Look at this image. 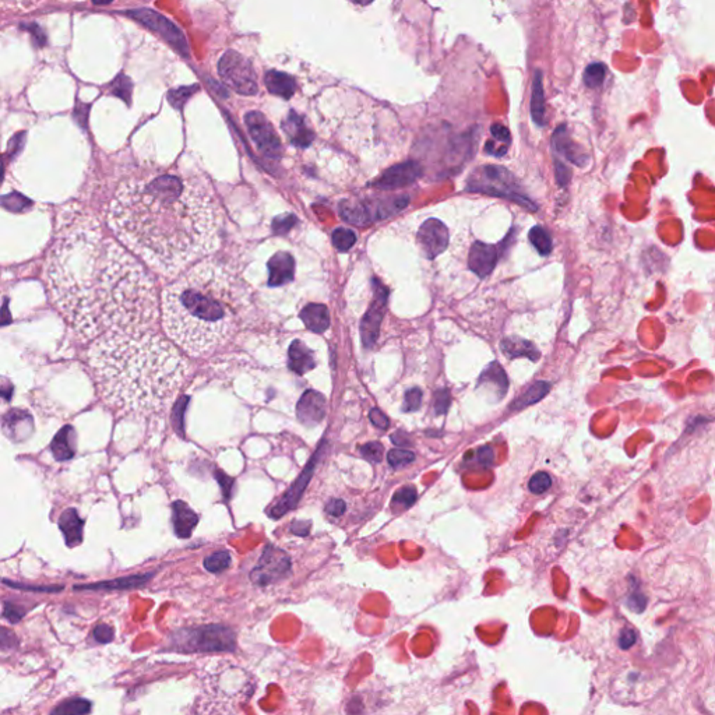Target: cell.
Masks as SVG:
<instances>
[{
    "instance_id": "6da1fadb",
    "label": "cell",
    "mask_w": 715,
    "mask_h": 715,
    "mask_svg": "<svg viewBox=\"0 0 715 715\" xmlns=\"http://www.w3.org/2000/svg\"><path fill=\"white\" fill-rule=\"evenodd\" d=\"M45 280L53 305L82 341L147 331L159 315L157 287L144 266L75 207L59 214Z\"/></svg>"
},
{
    "instance_id": "7a4b0ae2",
    "label": "cell",
    "mask_w": 715,
    "mask_h": 715,
    "mask_svg": "<svg viewBox=\"0 0 715 715\" xmlns=\"http://www.w3.org/2000/svg\"><path fill=\"white\" fill-rule=\"evenodd\" d=\"M108 222L116 238L154 271L173 277L219 247L221 211L200 180L164 173L127 179Z\"/></svg>"
},
{
    "instance_id": "3957f363",
    "label": "cell",
    "mask_w": 715,
    "mask_h": 715,
    "mask_svg": "<svg viewBox=\"0 0 715 715\" xmlns=\"http://www.w3.org/2000/svg\"><path fill=\"white\" fill-rule=\"evenodd\" d=\"M87 361L105 403L126 414L161 411L190 372L173 341L148 331L106 333L91 342Z\"/></svg>"
},
{
    "instance_id": "277c9868",
    "label": "cell",
    "mask_w": 715,
    "mask_h": 715,
    "mask_svg": "<svg viewBox=\"0 0 715 715\" xmlns=\"http://www.w3.org/2000/svg\"><path fill=\"white\" fill-rule=\"evenodd\" d=\"M250 310L249 285L217 260L190 267L164 289L161 298L166 335L192 356H204L222 347Z\"/></svg>"
},
{
    "instance_id": "5b68a950",
    "label": "cell",
    "mask_w": 715,
    "mask_h": 715,
    "mask_svg": "<svg viewBox=\"0 0 715 715\" xmlns=\"http://www.w3.org/2000/svg\"><path fill=\"white\" fill-rule=\"evenodd\" d=\"M465 190L502 197L533 212L538 210L537 204L521 189L512 172L503 166L484 165L477 168L467 179Z\"/></svg>"
},
{
    "instance_id": "8992f818",
    "label": "cell",
    "mask_w": 715,
    "mask_h": 715,
    "mask_svg": "<svg viewBox=\"0 0 715 715\" xmlns=\"http://www.w3.org/2000/svg\"><path fill=\"white\" fill-rule=\"evenodd\" d=\"M171 647L182 653H231L236 650V637L226 626L208 625L178 630L171 636Z\"/></svg>"
},
{
    "instance_id": "52a82bcc",
    "label": "cell",
    "mask_w": 715,
    "mask_h": 715,
    "mask_svg": "<svg viewBox=\"0 0 715 715\" xmlns=\"http://www.w3.org/2000/svg\"><path fill=\"white\" fill-rule=\"evenodd\" d=\"M218 74L222 82L239 95L253 96L259 94L257 75L249 59L229 49L218 60Z\"/></svg>"
},
{
    "instance_id": "ba28073f",
    "label": "cell",
    "mask_w": 715,
    "mask_h": 715,
    "mask_svg": "<svg viewBox=\"0 0 715 715\" xmlns=\"http://www.w3.org/2000/svg\"><path fill=\"white\" fill-rule=\"evenodd\" d=\"M122 14L131 20H136L137 22H140L141 25L148 28L150 31L157 32L178 53H180L183 57H189V53H190L189 43H187V39H186L183 31L179 27H176L171 20H168L165 15H162L161 13H158L152 8L140 7V8H131V10L122 11Z\"/></svg>"
},
{
    "instance_id": "9c48e42d",
    "label": "cell",
    "mask_w": 715,
    "mask_h": 715,
    "mask_svg": "<svg viewBox=\"0 0 715 715\" xmlns=\"http://www.w3.org/2000/svg\"><path fill=\"white\" fill-rule=\"evenodd\" d=\"M372 284L373 299L361 320V340L366 349H370L377 342L389 301V288L379 278H372Z\"/></svg>"
},
{
    "instance_id": "30bf717a",
    "label": "cell",
    "mask_w": 715,
    "mask_h": 715,
    "mask_svg": "<svg viewBox=\"0 0 715 715\" xmlns=\"http://www.w3.org/2000/svg\"><path fill=\"white\" fill-rule=\"evenodd\" d=\"M291 573V559L280 548L267 545L250 573L256 586H268L285 579Z\"/></svg>"
},
{
    "instance_id": "8fae6325",
    "label": "cell",
    "mask_w": 715,
    "mask_h": 715,
    "mask_svg": "<svg viewBox=\"0 0 715 715\" xmlns=\"http://www.w3.org/2000/svg\"><path fill=\"white\" fill-rule=\"evenodd\" d=\"M324 449H326V442L323 440V442L320 443V446H319L317 452L312 456V458H310V460H309V463L306 464V467H305V470L302 471V474L296 478V481L291 485V488H289V489L284 493V496H282V498H281V499H280V500H278V502H277V503H275V505H274L270 510H267V516H268V517H271V519H274V520L281 519V517H284V516H285L289 510H292V509H295V507H296V505L299 503V500H301V498H302V495H303L305 489L308 488V485H309V482H310V479H312V477H313V474H315V468H316V465H317V463H319V460H320V457H322V454H323Z\"/></svg>"
},
{
    "instance_id": "7c38bea8",
    "label": "cell",
    "mask_w": 715,
    "mask_h": 715,
    "mask_svg": "<svg viewBox=\"0 0 715 715\" xmlns=\"http://www.w3.org/2000/svg\"><path fill=\"white\" fill-rule=\"evenodd\" d=\"M245 123L247 126L249 134L256 143L257 148L268 158L278 159L282 154V145L280 137L277 136L273 124L267 120V117L259 112L252 110L245 115Z\"/></svg>"
},
{
    "instance_id": "4fadbf2b",
    "label": "cell",
    "mask_w": 715,
    "mask_h": 715,
    "mask_svg": "<svg viewBox=\"0 0 715 715\" xmlns=\"http://www.w3.org/2000/svg\"><path fill=\"white\" fill-rule=\"evenodd\" d=\"M417 239L422 254L433 260L447 249L449 229L440 219L429 218L421 225Z\"/></svg>"
},
{
    "instance_id": "5bb4252c",
    "label": "cell",
    "mask_w": 715,
    "mask_h": 715,
    "mask_svg": "<svg viewBox=\"0 0 715 715\" xmlns=\"http://www.w3.org/2000/svg\"><path fill=\"white\" fill-rule=\"evenodd\" d=\"M424 169L417 161H405L386 169L370 186L379 190H396L414 183L421 178Z\"/></svg>"
},
{
    "instance_id": "9a60e30c",
    "label": "cell",
    "mask_w": 715,
    "mask_h": 715,
    "mask_svg": "<svg viewBox=\"0 0 715 715\" xmlns=\"http://www.w3.org/2000/svg\"><path fill=\"white\" fill-rule=\"evenodd\" d=\"M340 215L355 226H368L377 221V204L375 198H345L340 203Z\"/></svg>"
},
{
    "instance_id": "2e32d148",
    "label": "cell",
    "mask_w": 715,
    "mask_h": 715,
    "mask_svg": "<svg viewBox=\"0 0 715 715\" xmlns=\"http://www.w3.org/2000/svg\"><path fill=\"white\" fill-rule=\"evenodd\" d=\"M499 259V250L496 246L474 242L468 256V266L472 273H475L479 278H486L496 267Z\"/></svg>"
},
{
    "instance_id": "e0dca14e",
    "label": "cell",
    "mask_w": 715,
    "mask_h": 715,
    "mask_svg": "<svg viewBox=\"0 0 715 715\" xmlns=\"http://www.w3.org/2000/svg\"><path fill=\"white\" fill-rule=\"evenodd\" d=\"M298 419L306 426H315L320 424L326 415V398L323 394L308 390L301 397L296 405Z\"/></svg>"
},
{
    "instance_id": "ac0fdd59",
    "label": "cell",
    "mask_w": 715,
    "mask_h": 715,
    "mask_svg": "<svg viewBox=\"0 0 715 715\" xmlns=\"http://www.w3.org/2000/svg\"><path fill=\"white\" fill-rule=\"evenodd\" d=\"M477 386L478 389L485 390L489 397H493L499 401L506 396L509 390V379L505 369L498 362H492L481 373Z\"/></svg>"
},
{
    "instance_id": "d6986e66",
    "label": "cell",
    "mask_w": 715,
    "mask_h": 715,
    "mask_svg": "<svg viewBox=\"0 0 715 715\" xmlns=\"http://www.w3.org/2000/svg\"><path fill=\"white\" fill-rule=\"evenodd\" d=\"M552 147L558 155L577 166H584L588 162V155L572 140L566 126H559L555 130L552 136Z\"/></svg>"
},
{
    "instance_id": "ffe728a7",
    "label": "cell",
    "mask_w": 715,
    "mask_h": 715,
    "mask_svg": "<svg viewBox=\"0 0 715 715\" xmlns=\"http://www.w3.org/2000/svg\"><path fill=\"white\" fill-rule=\"evenodd\" d=\"M282 129L295 147L308 148L315 140V133L308 127L303 116L298 115L295 110H289L282 122Z\"/></svg>"
},
{
    "instance_id": "44dd1931",
    "label": "cell",
    "mask_w": 715,
    "mask_h": 715,
    "mask_svg": "<svg viewBox=\"0 0 715 715\" xmlns=\"http://www.w3.org/2000/svg\"><path fill=\"white\" fill-rule=\"evenodd\" d=\"M268 285L270 287H281L294 280L295 274V260L287 252L275 253L268 261Z\"/></svg>"
},
{
    "instance_id": "7402d4cb",
    "label": "cell",
    "mask_w": 715,
    "mask_h": 715,
    "mask_svg": "<svg viewBox=\"0 0 715 715\" xmlns=\"http://www.w3.org/2000/svg\"><path fill=\"white\" fill-rule=\"evenodd\" d=\"M3 431L8 439L22 442L28 439L34 431L32 418L25 411L11 410L3 418Z\"/></svg>"
},
{
    "instance_id": "603a6c76",
    "label": "cell",
    "mask_w": 715,
    "mask_h": 715,
    "mask_svg": "<svg viewBox=\"0 0 715 715\" xmlns=\"http://www.w3.org/2000/svg\"><path fill=\"white\" fill-rule=\"evenodd\" d=\"M172 524L176 537L186 540L198 524V516L183 500H175L172 503Z\"/></svg>"
},
{
    "instance_id": "cb8c5ba5",
    "label": "cell",
    "mask_w": 715,
    "mask_h": 715,
    "mask_svg": "<svg viewBox=\"0 0 715 715\" xmlns=\"http://www.w3.org/2000/svg\"><path fill=\"white\" fill-rule=\"evenodd\" d=\"M59 528L68 548H75L82 542L84 521L75 509H67L59 517Z\"/></svg>"
},
{
    "instance_id": "d4e9b609",
    "label": "cell",
    "mask_w": 715,
    "mask_h": 715,
    "mask_svg": "<svg viewBox=\"0 0 715 715\" xmlns=\"http://www.w3.org/2000/svg\"><path fill=\"white\" fill-rule=\"evenodd\" d=\"M154 576V572L152 573H147V575H136V576H127V577H120V579H116V580H108V582H101V583H95V584H87V586H75L74 590H88V591H113V590H131V588H138L144 584L148 583V580Z\"/></svg>"
},
{
    "instance_id": "484cf974",
    "label": "cell",
    "mask_w": 715,
    "mask_h": 715,
    "mask_svg": "<svg viewBox=\"0 0 715 715\" xmlns=\"http://www.w3.org/2000/svg\"><path fill=\"white\" fill-rule=\"evenodd\" d=\"M264 82L270 94L284 99H291L298 88L296 80L291 74L278 70H268L264 75Z\"/></svg>"
},
{
    "instance_id": "4316f807",
    "label": "cell",
    "mask_w": 715,
    "mask_h": 715,
    "mask_svg": "<svg viewBox=\"0 0 715 715\" xmlns=\"http://www.w3.org/2000/svg\"><path fill=\"white\" fill-rule=\"evenodd\" d=\"M500 348H502L503 354L509 359L528 358L533 362H537L540 359V356H541L540 351L537 349V347L531 341H528L526 338H521V337H517V335L506 337L502 341Z\"/></svg>"
},
{
    "instance_id": "83f0119b",
    "label": "cell",
    "mask_w": 715,
    "mask_h": 715,
    "mask_svg": "<svg viewBox=\"0 0 715 715\" xmlns=\"http://www.w3.org/2000/svg\"><path fill=\"white\" fill-rule=\"evenodd\" d=\"M289 358V369L296 375H305L306 372L316 368V361L313 352L301 341L295 340L288 351Z\"/></svg>"
},
{
    "instance_id": "f1b7e54d",
    "label": "cell",
    "mask_w": 715,
    "mask_h": 715,
    "mask_svg": "<svg viewBox=\"0 0 715 715\" xmlns=\"http://www.w3.org/2000/svg\"><path fill=\"white\" fill-rule=\"evenodd\" d=\"M542 71L535 70L533 78V94H531V117L534 123L540 127L547 124V108H545V92H544V80Z\"/></svg>"
},
{
    "instance_id": "f546056e",
    "label": "cell",
    "mask_w": 715,
    "mask_h": 715,
    "mask_svg": "<svg viewBox=\"0 0 715 715\" xmlns=\"http://www.w3.org/2000/svg\"><path fill=\"white\" fill-rule=\"evenodd\" d=\"M303 324L313 333L322 334L330 327V313L324 305L309 303L301 312Z\"/></svg>"
},
{
    "instance_id": "4dcf8cb0",
    "label": "cell",
    "mask_w": 715,
    "mask_h": 715,
    "mask_svg": "<svg viewBox=\"0 0 715 715\" xmlns=\"http://www.w3.org/2000/svg\"><path fill=\"white\" fill-rule=\"evenodd\" d=\"M52 454L57 461H66L75 454V432L71 426H64L53 438L50 445Z\"/></svg>"
},
{
    "instance_id": "1f68e13d",
    "label": "cell",
    "mask_w": 715,
    "mask_h": 715,
    "mask_svg": "<svg viewBox=\"0 0 715 715\" xmlns=\"http://www.w3.org/2000/svg\"><path fill=\"white\" fill-rule=\"evenodd\" d=\"M549 390H551V383L537 382L533 386H530L519 398H516L513 401V404L510 405V410L520 411V410H524L533 404H537L549 393Z\"/></svg>"
},
{
    "instance_id": "d6a6232c",
    "label": "cell",
    "mask_w": 715,
    "mask_h": 715,
    "mask_svg": "<svg viewBox=\"0 0 715 715\" xmlns=\"http://www.w3.org/2000/svg\"><path fill=\"white\" fill-rule=\"evenodd\" d=\"M528 238H530L531 245L537 249V252L541 256H548L552 252V249H554L552 238H551L549 232L545 228H542L540 225H535L534 228H531V231L528 233Z\"/></svg>"
},
{
    "instance_id": "836d02e7",
    "label": "cell",
    "mask_w": 715,
    "mask_h": 715,
    "mask_svg": "<svg viewBox=\"0 0 715 715\" xmlns=\"http://www.w3.org/2000/svg\"><path fill=\"white\" fill-rule=\"evenodd\" d=\"M198 91V85L197 84H193V85H182V87H176V88H172L168 91L166 94V98H168V102L178 110H182L185 103Z\"/></svg>"
},
{
    "instance_id": "e575fe53",
    "label": "cell",
    "mask_w": 715,
    "mask_h": 715,
    "mask_svg": "<svg viewBox=\"0 0 715 715\" xmlns=\"http://www.w3.org/2000/svg\"><path fill=\"white\" fill-rule=\"evenodd\" d=\"M231 563H232V558H231V554L226 551L215 552L204 559V568L210 573H221V572L226 570L231 566Z\"/></svg>"
},
{
    "instance_id": "d590c367",
    "label": "cell",
    "mask_w": 715,
    "mask_h": 715,
    "mask_svg": "<svg viewBox=\"0 0 715 715\" xmlns=\"http://www.w3.org/2000/svg\"><path fill=\"white\" fill-rule=\"evenodd\" d=\"M131 91H133V82L129 75L119 74L110 84V94L123 99L127 105H130L131 101Z\"/></svg>"
},
{
    "instance_id": "8d00e7d4",
    "label": "cell",
    "mask_w": 715,
    "mask_h": 715,
    "mask_svg": "<svg viewBox=\"0 0 715 715\" xmlns=\"http://www.w3.org/2000/svg\"><path fill=\"white\" fill-rule=\"evenodd\" d=\"M333 245L338 252H348L356 243V233L348 228H335L333 235Z\"/></svg>"
},
{
    "instance_id": "74e56055",
    "label": "cell",
    "mask_w": 715,
    "mask_h": 715,
    "mask_svg": "<svg viewBox=\"0 0 715 715\" xmlns=\"http://www.w3.org/2000/svg\"><path fill=\"white\" fill-rule=\"evenodd\" d=\"M92 706L88 700H84V699H71L68 702H64L62 703L59 707H56L55 710H52V714H63V715H78V714H88L91 712Z\"/></svg>"
},
{
    "instance_id": "f35d334b",
    "label": "cell",
    "mask_w": 715,
    "mask_h": 715,
    "mask_svg": "<svg viewBox=\"0 0 715 715\" xmlns=\"http://www.w3.org/2000/svg\"><path fill=\"white\" fill-rule=\"evenodd\" d=\"M607 77V66L604 63H591L584 71V82L588 88H598Z\"/></svg>"
},
{
    "instance_id": "ab89813d",
    "label": "cell",
    "mask_w": 715,
    "mask_h": 715,
    "mask_svg": "<svg viewBox=\"0 0 715 715\" xmlns=\"http://www.w3.org/2000/svg\"><path fill=\"white\" fill-rule=\"evenodd\" d=\"M417 491L411 486H405V488H401L394 496H393V507H398L400 510H405L408 507H411L415 502H417Z\"/></svg>"
},
{
    "instance_id": "60d3db41",
    "label": "cell",
    "mask_w": 715,
    "mask_h": 715,
    "mask_svg": "<svg viewBox=\"0 0 715 715\" xmlns=\"http://www.w3.org/2000/svg\"><path fill=\"white\" fill-rule=\"evenodd\" d=\"M415 460V454L404 449H393L387 454V461L393 468H401L411 464Z\"/></svg>"
},
{
    "instance_id": "b9f144b4",
    "label": "cell",
    "mask_w": 715,
    "mask_h": 715,
    "mask_svg": "<svg viewBox=\"0 0 715 715\" xmlns=\"http://www.w3.org/2000/svg\"><path fill=\"white\" fill-rule=\"evenodd\" d=\"M421 404H422V390L418 387L410 389L404 397L403 411L404 412H415L421 408Z\"/></svg>"
},
{
    "instance_id": "7bdbcfd3",
    "label": "cell",
    "mask_w": 715,
    "mask_h": 715,
    "mask_svg": "<svg viewBox=\"0 0 715 715\" xmlns=\"http://www.w3.org/2000/svg\"><path fill=\"white\" fill-rule=\"evenodd\" d=\"M551 486H552V478L547 472H537L528 484L530 491L535 495H541V493L547 492Z\"/></svg>"
},
{
    "instance_id": "ee69618b",
    "label": "cell",
    "mask_w": 715,
    "mask_h": 715,
    "mask_svg": "<svg viewBox=\"0 0 715 715\" xmlns=\"http://www.w3.org/2000/svg\"><path fill=\"white\" fill-rule=\"evenodd\" d=\"M361 454L370 463H380L384 454V449L379 442H370L361 447Z\"/></svg>"
},
{
    "instance_id": "f6af8a7d",
    "label": "cell",
    "mask_w": 715,
    "mask_h": 715,
    "mask_svg": "<svg viewBox=\"0 0 715 715\" xmlns=\"http://www.w3.org/2000/svg\"><path fill=\"white\" fill-rule=\"evenodd\" d=\"M452 405V396L447 389H440L435 393V412L436 415H443L449 411Z\"/></svg>"
},
{
    "instance_id": "bcb514c9",
    "label": "cell",
    "mask_w": 715,
    "mask_h": 715,
    "mask_svg": "<svg viewBox=\"0 0 715 715\" xmlns=\"http://www.w3.org/2000/svg\"><path fill=\"white\" fill-rule=\"evenodd\" d=\"M298 219L295 215L292 214H285V215H281V217H277L273 222V229L275 233H280V235H284L287 232H289L294 225H296Z\"/></svg>"
},
{
    "instance_id": "7dc6e473",
    "label": "cell",
    "mask_w": 715,
    "mask_h": 715,
    "mask_svg": "<svg viewBox=\"0 0 715 715\" xmlns=\"http://www.w3.org/2000/svg\"><path fill=\"white\" fill-rule=\"evenodd\" d=\"M22 29L28 31L31 38H32V42L35 43V46L38 48H42L46 45V35L43 32V29L36 24V22H29V24H21L20 25Z\"/></svg>"
},
{
    "instance_id": "c3c4849f",
    "label": "cell",
    "mask_w": 715,
    "mask_h": 715,
    "mask_svg": "<svg viewBox=\"0 0 715 715\" xmlns=\"http://www.w3.org/2000/svg\"><path fill=\"white\" fill-rule=\"evenodd\" d=\"M555 173H556V182L561 187L568 186V183L572 179V171L558 158H555Z\"/></svg>"
},
{
    "instance_id": "681fc988",
    "label": "cell",
    "mask_w": 715,
    "mask_h": 715,
    "mask_svg": "<svg viewBox=\"0 0 715 715\" xmlns=\"http://www.w3.org/2000/svg\"><path fill=\"white\" fill-rule=\"evenodd\" d=\"M24 614H25V611H24L21 607H18V605H15V604H10V602H6V604H4L3 618H4V619H7L8 622H11V623H17V622H20V621L22 619Z\"/></svg>"
},
{
    "instance_id": "f907efd6",
    "label": "cell",
    "mask_w": 715,
    "mask_h": 715,
    "mask_svg": "<svg viewBox=\"0 0 715 715\" xmlns=\"http://www.w3.org/2000/svg\"><path fill=\"white\" fill-rule=\"evenodd\" d=\"M92 635H94V639H95L98 643H101V644H108V643H110V642L113 640L115 632H113V629H112L110 626H108V625H98V626L94 629Z\"/></svg>"
},
{
    "instance_id": "816d5d0a",
    "label": "cell",
    "mask_w": 715,
    "mask_h": 715,
    "mask_svg": "<svg viewBox=\"0 0 715 715\" xmlns=\"http://www.w3.org/2000/svg\"><path fill=\"white\" fill-rule=\"evenodd\" d=\"M215 478H217V481H218V484H219V486L222 489L224 499L229 500L232 489H233V485H235V479L229 478L226 474L219 472V471H215Z\"/></svg>"
},
{
    "instance_id": "f5cc1de1",
    "label": "cell",
    "mask_w": 715,
    "mask_h": 715,
    "mask_svg": "<svg viewBox=\"0 0 715 715\" xmlns=\"http://www.w3.org/2000/svg\"><path fill=\"white\" fill-rule=\"evenodd\" d=\"M369 419L370 422L377 428V429H382V431H386L389 426H390V421L389 418L379 410V408H373L370 410L369 412Z\"/></svg>"
},
{
    "instance_id": "db71d44e",
    "label": "cell",
    "mask_w": 715,
    "mask_h": 715,
    "mask_svg": "<svg viewBox=\"0 0 715 715\" xmlns=\"http://www.w3.org/2000/svg\"><path fill=\"white\" fill-rule=\"evenodd\" d=\"M345 510H347V505L341 499H331L326 505V513L331 517H340L345 513Z\"/></svg>"
},
{
    "instance_id": "11a10c76",
    "label": "cell",
    "mask_w": 715,
    "mask_h": 715,
    "mask_svg": "<svg viewBox=\"0 0 715 715\" xmlns=\"http://www.w3.org/2000/svg\"><path fill=\"white\" fill-rule=\"evenodd\" d=\"M491 133H492V136H493V138H495L496 141H500V143H503V144L510 143V131H509V129H507V127H505L503 124H500V123H495V124H492V127H491Z\"/></svg>"
},
{
    "instance_id": "9f6ffc18",
    "label": "cell",
    "mask_w": 715,
    "mask_h": 715,
    "mask_svg": "<svg viewBox=\"0 0 715 715\" xmlns=\"http://www.w3.org/2000/svg\"><path fill=\"white\" fill-rule=\"evenodd\" d=\"M477 460L478 463H481L484 467H489L492 463H493V452L491 447L485 446V447H481L478 452H477Z\"/></svg>"
},
{
    "instance_id": "6f0895ef",
    "label": "cell",
    "mask_w": 715,
    "mask_h": 715,
    "mask_svg": "<svg viewBox=\"0 0 715 715\" xmlns=\"http://www.w3.org/2000/svg\"><path fill=\"white\" fill-rule=\"evenodd\" d=\"M6 586H10V587H15V588H20V590H28V591H42V593H55V591H60L62 587H31V586H22V584H15V583H10L7 580L3 582Z\"/></svg>"
},
{
    "instance_id": "680465c9",
    "label": "cell",
    "mask_w": 715,
    "mask_h": 715,
    "mask_svg": "<svg viewBox=\"0 0 715 715\" xmlns=\"http://www.w3.org/2000/svg\"><path fill=\"white\" fill-rule=\"evenodd\" d=\"M310 531V523L308 521H294L291 526V533L298 537H306Z\"/></svg>"
},
{
    "instance_id": "91938a15",
    "label": "cell",
    "mask_w": 715,
    "mask_h": 715,
    "mask_svg": "<svg viewBox=\"0 0 715 715\" xmlns=\"http://www.w3.org/2000/svg\"><path fill=\"white\" fill-rule=\"evenodd\" d=\"M636 643V633L633 630H625L619 639V644L623 650L630 649Z\"/></svg>"
},
{
    "instance_id": "94428289",
    "label": "cell",
    "mask_w": 715,
    "mask_h": 715,
    "mask_svg": "<svg viewBox=\"0 0 715 715\" xmlns=\"http://www.w3.org/2000/svg\"><path fill=\"white\" fill-rule=\"evenodd\" d=\"M207 82H208V85L214 89V92H215V94H218L221 98H228V96H229V92L226 91V88H225V87H222L221 84H218L217 81H214V80H211V78H207Z\"/></svg>"
},
{
    "instance_id": "6125c7cd",
    "label": "cell",
    "mask_w": 715,
    "mask_h": 715,
    "mask_svg": "<svg viewBox=\"0 0 715 715\" xmlns=\"http://www.w3.org/2000/svg\"><path fill=\"white\" fill-rule=\"evenodd\" d=\"M391 442L396 445V446H404L407 447L410 445V439L405 433L403 432H396L391 435Z\"/></svg>"
},
{
    "instance_id": "be15d7a7",
    "label": "cell",
    "mask_w": 715,
    "mask_h": 715,
    "mask_svg": "<svg viewBox=\"0 0 715 715\" xmlns=\"http://www.w3.org/2000/svg\"><path fill=\"white\" fill-rule=\"evenodd\" d=\"M348 1H351V3H354V4H358V6H369V4H372L375 0H348Z\"/></svg>"
},
{
    "instance_id": "e7e4bbea",
    "label": "cell",
    "mask_w": 715,
    "mask_h": 715,
    "mask_svg": "<svg viewBox=\"0 0 715 715\" xmlns=\"http://www.w3.org/2000/svg\"><path fill=\"white\" fill-rule=\"evenodd\" d=\"M113 0H92L94 4L96 6H106V4H110Z\"/></svg>"
}]
</instances>
